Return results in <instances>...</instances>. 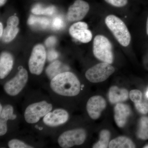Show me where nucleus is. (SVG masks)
Masks as SVG:
<instances>
[{"instance_id": "1", "label": "nucleus", "mask_w": 148, "mask_h": 148, "mask_svg": "<svg viewBox=\"0 0 148 148\" xmlns=\"http://www.w3.org/2000/svg\"><path fill=\"white\" fill-rule=\"evenodd\" d=\"M50 87L56 94L63 96L73 97L79 94L81 84L76 76L70 72L58 74L51 79Z\"/></svg>"}, {"instance_id": "2", "label": "nucleus", "mask_w": 148, "mask_h": 148, "mask_svg": "<svg viewBox=\"0 0 148 148\" xmlns=\"http://www.w3.org/2000/svg\"><path fill=\"white\" fill-rule=\"evenodd\" d=\"M105 23L122 46L125 47L129 45L131 41V36L122 20L117 16L111 14L106 17Z\"/></svg>"}, {"instance_id": "3", "label": "nucleus", "mask_w": 148, "mask_h": 148, "mask_svg": "<svg viewBox=\"0 0 148 148\" xmlns=\"http://www.w3.org/2000/svg\"><path fill=\"white\" fill-rule=\"evenodd\" d=\"M93 53L96 58L111 64L114 61L112 46L110 40L102 35H98L93 40Z\"/></svg>"}, {"instance_id": "4", "label": "nucleus", "mask_w": 148, "mask_h": 148, "mask_svg": "<svg viewBox=\"0 0 148 148\" xmlns=\"http://www.w3.org/2000/svg\"><path fill=\"white\" fill-rule=\"evenodd\" d=\"M53 108L51 103L43 101L31 104L24 112L25 121L31 124L36 123L40 119L51 111Z\"/></svg>"}, {"instance_id": "5", "label": "nucleus", "mask_w": 148, "mask_h": 148, "mask_svg": "<svg viewBox=\"0 0 148 148\" xmlns=\"http://www.w3.org/2000/svg\"><path fill=\"white\" fill-rule=\"evenodd\" d=\"M86 138V132L82 128H77L63 132L58 138V145L63 148H69L83 144Z\"/></svg>"}, {"instance_id": "6", "label": "nucleus", "mask_w": 148, "mask_h": 148, "mask_svg": "<svg viewBox=\"0 0 148 148\" xmlns=\"http://www.w3.org/2000/svg\"><path fill=\"white\" fill-rule=\"evenodd\" d=\"M114 71V68L110 64L103 62L88 69L85 76L90 82L97 83L106 81Z\"/></svg>"}, {"instance_id": "7", "label": "nucleus", "mask_w": 148, "mask_h": 148, "mask_svg": "<svg viewBox=\"0 0 148 148\" xmlns=\"http://www.w3.org/2000/svg\"><path fill=\"white\" fill-rule=\"evenodd\" d=\"M44 47L40 44L35 46L32 50L29 61V71L34 75H40L43 70L46 59Z\"/></svg>"}, {"instance_id": "8", "label": "nucleus", "mask_w": 148, "mask_h": 148, "mask_svg": "<svg viewBox=\"0 0 148 148\" xmlns=\"http://www.w3.org/2000/svg\"><path fill=\"white\" fill-rule=\"evenodd\" d=\"M28 80V72L26 69H21L14 77L5 84L4 90L8 95L16 96L23 90Z\"/></svg>"}, {"instance_id": "9", "label": "nucleus", "mask_w": 148, "mask_h": 148, "mask_svg": "<svg viewBox=\"0 0 148 148\" xmlns=\"http://www.w3.org/2000/svg\"><path fill=\"white\" fill-rule=\"evenodd\" d=\"M89 8L88 3L83 0H76L69 8L67 19L71 22L82 20L88 12Z\"/></svg>"}, {"instance_id": "10", "label": "nucleus", "mask_w": 148, "mask_h": 148, "mask_svg": "<svg viewBox=\"0 0 148 148\" xmlns=\"http://www.w3.org/2000/svg\"><path fill=\"white\" fill-rule=\"evenodd\" d=\"M107 106L106 100L102 96L95 95L89 98L86 104L88 115L92 119H98Z\"/></svg>"}, {"instance_id": "11", "label": "nucleus", "mask_w": 148, "mask_h": 148, "mask_svg": "<svg viewBox=\"0 0 148 148\" xmlns=\"http://www.w3.org/2000/svg\"><path fill=\"white\" fill-rule=\"evenodd\" d=\"M88 26L85 22H77L72 25L69 29L70 35L81 42L88 43L92 38V34L88 29Z\"/></svg>"}, {"instance_id": "12", "label": "nucleus", "mask_w": 148, "mask_h": 148, "mask_svg": "<svg viewBox=\"0 0 148 148\" xmlns=\"http://www.w3.org/2000/svg\"><path fill=\"white\" fill-rule=\"evenodd\" d=\"M69 114L66 110L57 109L51 111L44 117V123L48 126L56 127L66 123L69 119Z\"/></svg>"}, {"instance_id": "13", "label": "nucleus", "mask_w": 148, "mask_h": 148, "mask_svg": "<svg viewBox=\"0 0 148 148\" xmlns=\"http://www.w3.org/2000/svg\"><path fill=\"white\" fill-rule=\"evenodd\" d=\"M114 112V118L117 125L119 127H124L131 113L130 108L126 104L119 103L115 107Z\"/></svg>"}, {"instance_id": "14", "label": "nucleus", "mask_w": 148, "mask_h": 148, "mask_svg": "<svg viewBox=\"0 0 148 148\" xmlns=\"http://www.w3.org/2000/svg\"><path fill=\"white\" fill-rule=\"evenodd\" d=\"M19 21L16 16H11L7 21V26L3 32L2 38L4 42H8L16 37L19 31L18 26Z\"/></svg>"}, {"instance_id": "15", "label": "nucleus", "mask_w": 148, "mask_h": 148, "mask_svg": "<svg viewBox=\"0 0 148 148\" xmlns=\"http://www.w3.org/2000/svg\"><path fill=\"white\" fill-rule=\"evenodd\" d=\"M16 115L14 114V108L10 105H7L0 112V136L5 135L8 131L7 122L8 120L16 118Z\"/></svg>"}, {"instance_id": "16", "label": "nucleus", "mask_w": 148, "mask_h": 148, "mask_svg": "<svg viewBox=\"0 0 148 148\" xmlns=\"http://www.w3.org/2000/svg\"><path fill=\"white\" fill-rule=\"evenodd\" d=\"M14 59L12 55L8 52H2L0 56V78L3 79L12 70Z\"/></svg>"}, {"instance_id": "17", "label": "nucleus", "mask_w": 148, "mask_h": 148, "mask_svg": "<svg viewBox=\"0 0 148 148\" xmlns=\"http://www.w3.org/2000/svg\"><path fill=\"white\" fill-rule=\"evenodd\" d=\"M128 91L125 88H119L116 86L110 88L109 91V100L112 104H116L126 101L128 99Z\"/></svg>"}, {"instance_id": "18", "label": "nucleus", "mask_w": 148, "mask_h": 148, "mask_svg": "<svg viewBox=\"0 0 148 148\" xmlns=\"http://www.w3.org/2000/svg\"><path fill=\"white\" fill-rule=\"evenodd\" d=\"M110 148H133L135 145L132 140L127 137L121 136L112 140L109 144Z\"/></svg>"}, {"instance_id": "19", "label": "nucleus", "mask_w": 148, "mask_h": 148, "mask_svg": "<svg viewBox=\"0 0 148 148\" xmlns=\"http://www.w3.org/2000/svg\"><path fill=\"white\" fill-rule=\"evenodd\" d=\"M56 8L54 6L44 7L39 4L36 5L32 9V12L37 15H51L55 13Z\"/></svg>"}, {"instance_id": "20", "label": "nucleus", "mask_w": 148, "mask_h": 148, "mask_svg": "<svg viewBox=\"0 0 148 148\" xmlns=\"http://www.w3.org/2000/svg\"><path fill=\"white\" fill-rule=\"evenodd\" d=\"M62 67H62L61 62L58 61H56L48 66L46 70V72L49 77L51 79L58 74L63 73L61 72L64 70V68Z\"/></svg>"}, {"instance_id": "21", "label": "nucleus", "mask_w": 148, "mask_h": 148, "mask_svg": "<svg viewBox=\"0 0 148 148\" xmlns=\"http://www.w3.org/2000/svg\"><path fill=\"white\" fill-rule=\"evenodd\" d=\"M28 24L31 26L38 27L41 29H45L49 25V21L46 18L36 17L32 15L28 19Z\"/></svg>"}, {"instance_id": "22", "label": "nucleus", "mask_w": 148, "mask_h": 148, "mask_svg": "<svg viewBox=\"0 0 148 148\" xmlns=\"http://www.w3.org/2000/svg\"><path fill=\"white\" fill-rule=\"evenodd\" d=\"M110 138V132L107 130H103L100 134L98 142L93 146V148H107L109 147Z\"/></svg>"}, {"instance_id": "23", "label": "nucleus", "mask_w": 148, "mask_h": 148, "mask_svg": "<svg viewBox=\"0 0 148 148\" xmlns=\"http://www.w3.org/2000/svg\"><path fill=\"white\" fill-rule=\"evenodd\" d=\"M138 138L141 140L148 139V117H143L140 119V127L138 132Z\"/></svg>"}, {"instance_id": "24", "label": "nucleus", "mask_w": 148, "mask_h": 148, "mask_svg": "<svg viewBox=\"0 0 148 148\" xmlns=\"http://www.w3.org/2000/svg\"><path fill=\"white\" fill-rule=\"evenodd\" d=\"M8 146L10 148H33L32 146L27 145L22 141L12 139L9 141Z\"/></svg>"}, {"instance_id": "25", "label": "nucleus", "mask_w": 148, "mask_h": 148, "mask_svg": "<svg viewBox=\"0 0 148 148\" xmlns=\"http://www.w3.org/2000/svg\"><path fill=\"white\" fill-rule=\"evenodd\" d=\"M142 92L140 90H132L130 92L129 96L131 101L135 104L140 103L142 100Z\"/></svg>"}, {"instance_id": "26", "label": "nucleus", "mask_w": 148, "mask_h": 148, "mask_svg": "<svg viewBox=\"0 0 148 148\" xmlns=\"http://www.w3.org/2000/svg\"><path fill=\"white\" fill-rule=\"evenodd\" d=\"M64 22L60 16H57L53 18L51 22V27L54 30H60L64 26Z\"/></svg>"}, {"instance_id": "27", "label": "nucleus", "mask_w": 148, "mask_h": 148, "mask_svg": "<svg viewBox=\"0 0 148 148\" xmlns=\"http://www.w3.org/2000/svg\"><path fill=\"white\" fill-rule=\"evenodd\" d=\"M135 108L137 110L143 114H147L148 113V103L142 102L135 104Z\"/></svg>"}, {"instance_id": "28", "label": "nucleus", "mask_w": 148, "mask_h": 148, "mask_svg": "<svg viewBox=\"0 0 148 148\" xmlns=\"http://www.w3.org/2000/svg\"><path fill=\"white\" fill-rule=\"evenodd\" d=\"M106 2L116 7H122L126 5L127 0H105Z\"/></svg>"}, {"instance_id": "29", "label": "nucleus", "mask_w": 148, "mask_h": 148, "mask_svg": "<svg viewBox=\"0 0 148 148\" xmlns=\"http://www.w3.org/2000/svg\"><path fill=\"white\" fill-rule=\"evenodd\" d=\"M56 39L54 37H49L46 40L45 42V45L47 47H50L53 46L56 43Z\"/></svg>"}, {"instance_id": "30", "label": "nucleus", "mask_w": 148, "mask_h": 148, "mask_svg": "<svg viewBox=\"0 0 148 148\" xmlns=\"http://www.w3.org/2000/svg\"><path fill=\"white\" fill-rule=\"evenodd\" d=\"M58 56V53L53 50H51L49 51L48 53V57L49 60H53L55 59Z\"/></svg>"}, {"instance_id": "31", "label": "nucleus", "mask_w": 148, "mask_h": 148, "mask_svg": "<svg viewBox=\"0 0 148 148\" xmlns=\"http://www.w3.org/2000/svg\"><path fill=\"white\" fill-rule=\"evenodd\" d=\"M3 30V24L1 23H0V36L2 37V36Z\"/></svg>"}, {"instance_id": "32", "label": "nucleus", "mask_w": 148, "mask_h": 148, "mask_svg": "<svg viewBox=\"0 0 148 148\" xmlns=\"http://www.w3.org/2000/svg\"><path fill=\"white\" fill-rule=\"evenodd\" d=\"M7 0H0V5L1 6L3 5L6 2Z\"/></svg>"}, {"instance_id": "33", "label": "nucleus", "mask_w": 148, "mask_h": 148, "mask_svg": "<svg viewBox=\"0 0 148 148\" xmlns=\"http://www.w3.org/2000/svg\"><path fill=\"white\" fill-rule=\"evenodd\" d=\"M146 29H147V34L148 36V16L147 19V27H146Z\"/></svg>"}, {"instance_id": "34", "label": "nucleus", "mask_w": 148, "mask_h": 148, "mask_svg": "<svg viewBox=\"0 0 148 148\" xmlns=\"http://www.w3.org/2000/svg\"><path fill=\"white\" fill-rule=\"evenodd\" d=\"M3 109V107L1 106V105H0V112H1L2 110Z\"/></svg>"}, {"instance_id": "35", "label": "nucleus", "mask_w": 148, "mask_h": 148, "mask_svg": "<svg viewBox=\"0 0 148 148\" xmlns=\"http://www.w3.org/2000/svg\"><path fill=\"white\" fill-rule=\"evenodd\" d=\"M146 96L148 98V90L147 91V93H146Z\"/></svg>"}, {"instance_id": "36", "label": "nucleus", "mask_w": 148, "mask_h": 148, "mask_svg": "<svg viewBox=\"0 0 148 148\" xmlns=\"http://www.w3.org/2000/svg\"><path fill=\"white\" fill-rule=\"evenodd\" d=\"M144 148H148V145L145 146V147H144Z\"/></svg>"}]
</instances>
